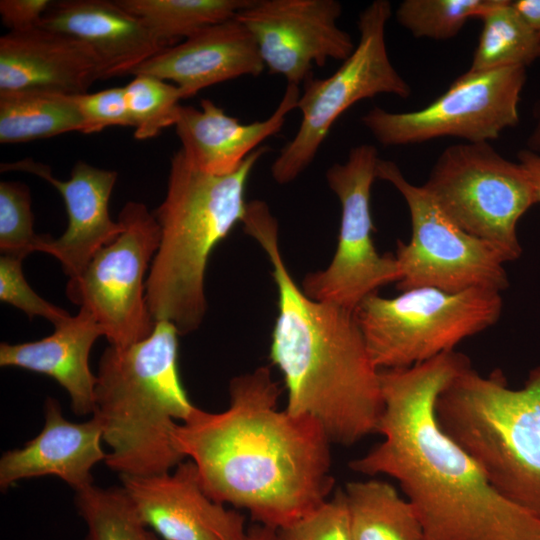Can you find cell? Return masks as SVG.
I'll list each match as a JSON object with an SVG mask.
<instances>
[{
    "mask_svg": "<svg viewBox=\"0 0 540 540\" xmlns=\"http://www.w3.org/2000/svg\"><path fill=\"white\" fill-rule=\"evenodd\" d=\"M141 540H157V539L152 532L146 530L143 536L141 537Z\"/></svg>",
    "mask_w": 540,
    "mask_h": 540,
    "instance_id": "f35d334b",
    "label": "cell"
},
{
    "mask_svg": "<svg viewBox=\"0 0 540 540\" xmlns=\"http://www.w3.org/2000/svg\"><path fill=\"white\" fill-rule=\"evenodd\" d=\"M435 415L501 495L540 519V366L512 389L501 370L483 376L469 364L442 389Z\"/></svg>",
    "mask_w": 540,
    "mask_h": 540,
    "instance_id": "8992f818",
    "label": "cell"
},
{
    "mask_svg": "<svg viewBox=\"0 0 540 540\" xmlns=\"http://www.w3.org/2000/svg\"><path fill=\"white\" fill-rule=\"evenodd\" d=\"M267 151V146L259 147L224 176L200 171L181 149L171 157L166 196L153 212L161 238L146 280V303L155 322L169 321L179 334L201 325L209 255L242 223L248 178Z\"/></svg>",
    "mask_w": 540,
    "mask_h": 540,
    "instance_id": "5b68a950",
    "label": "cell"
},
{
    "mask_svg": "<svg viewBox=\"0 0 540 540\" xmlns=\"http://www.w3.org/2000/svg\"><path fill=\"white\" fill-rule=\"evenodd\" d=\"M377 179L390 183L403 197L411 219L409 242L398 241L395 258L405 291L432 287L446 292L508 286L503 257L487 242L465 232L436 204L423 186L409 182L399 166L379 159Z\"/></svg>",
    "mask_w": 540,
    "mask_h": 540,
    "instance_id": "30bf717a",
    "label": "cell"
},
{
    "mask_svg": "<svg viewBox=\"0 0 540 540\" xmlns=\"http://www.w3.org/2000/svg\"><path fill=\"white\" fill-rule=\"evenodd\" d=\"M281 392L270 368L258 367L231 379L227 409L196 407L173 431L212 500L277 530L327 501L335 483L326 432L310 416L279 410Z\"/></svg>",
    "mask_w": 540,
    "mask_h": 540,
    "instance_id": "6da1fadb",
    "label": "cell"
},
{
    "mask_svg": "<svg viewBox=\"0 0 540 540\" xmlns=\"http://www.w3.org/2000/svg\"><path fill=\"white\" fill-rule=\"evenodd\" d=\"M50 0H1L0 15L10 32H22L39 26Z\"/></svg>",
    "mask_w": 540,
    "mask_h": 540,
    "instance_id": "836d02e7",
    "label": "cell"
},
{
    "mask_svg": "<svg viewBox=\"0 0 540 540\" xmlns=\"http://www.w3.org/2000/svg\"><path fill=\"white\" fill-rule=\"evenodd\" d=\"M118 220L122 233L100 249L78 277L69 279L66 295L91 313L110 345L128 347L148 338L155 328L144 277L161 230L140 202H127Z\"/></svg>",
    "mask_w": 540,
    "mask_h": 540,
    "instance_id": "7c38bea8",
    "label": "cell"
},
{
    "mask_svg": "<svg viewBox=\"0 0 540 540\" xmlns=\"http://www.w3.org/2000/svg\"><path fill=\"white\" fill-rule=\"evenodd\" d=\"M242 223L273 268L278 315L270 359L284 378L285 410L317 420L331 443L350 446L377 433L383 411L380 370L354 313L313 300L298 287L280 252L277 220L265 202H248Z\"/></svg>",
    "mask_w": 540,
    "mask_h": 540,
    "instance_id": "3957f363",
    "label": "cell"
},
{
    "mask_svg": "<svg viewBox=\"0 0 540 540\" xmlns=\"http://www.w3.org/2000/svg\"><path fill=\"white\" fill-rule=\"evenodd\" d=\"M39 26L87 44L103 67L104 79L132 75L142 63L165 49L116 0L53 1Z\"/></svg>",
    "mask_w": 540,
    "mask_h": 540,
    "instance_id": "44dd1931",
    "label": "cell"
},
{
    "mask_svg": "<svg viewBox=\"0 0 540 540\" xmlns=\"http://www.w3.org/2000/svg\"><path fill=\"white\" fill-rule=\"evenodd\" d=\"M120 479L144 525L165 540H246L244 516L204 492L189 459L167 472Z\"/></svg>",
    "mask_w": 540,
    "mask_h": 540,
    "instance_id": "9a60e30c",
    "label": "cell"
},
{
    "mask_svg": "<svg viewBox=\"0 0 540 540\" xmlns=\"http://www.w3.org/2000/svg\"><path fill=\"white\" fill-rule=\"evenodd\" d=\"M502 308L496 290L418 287L392 298L372 293L353 313L373 364L382 370L411 367L455 350L495 325Z\"/></svg>",
    "mask_w": 540,
    "mask_h": 540,
    "instance_id": "52a82bcc",
    "label": "cell"
},
{
    "mask_svg": "<svg viewBox=\"0 0 540 540\" xmlns=\"http://www.w3.org/2000/svg\"><path fill=\"white\" fill-rule=\"evenodd\" d=\"M533 117L534 125L527 137L526 149L540 154V100L534 106Z\"/></svg>",
    "mask_w": 540,
    "mask_h": 540,
    "instance_id": "8d00e7d4",
    "label": "cell"
},
{
    "mask_svg": "<svg viewBox=\"0 0 540 540\" xmlns=\"http://www.w3.org/2000/svg\"><path fill=\"white\" fill-rule=\"evenodd\" d=\"M300 93L299 86L287 84L273 113L252 123H241L210 99H203L200 109L181 105L175 124L181 150L202 172L232 174L263 141L282 129L287 115L297 108Z\"/></svg>",
    "mask_w": 540,
    "mask_h": 540,
    "instance_id": "ffe728a7",
    "label": "cell"
},
{
    "mask_svg": "<svg viewBox=\"0 0 540 540\" xmlns=\"http://www.w3.org/2000/svg\"><path fill=\"white\" fill-rule=\"evenodd\" d=\"M498 0H404L395 10L397 23L414 38L449 40L471 19H480Z\"/></svg>",
    "mask_w": 540,
    "mask_h": 540,
    "instance_id": "83f0119b",
    "label": "cell"
},
{
    "mask_svg": "<svg viewBox=\"0 0 540 540\" xmlns=\"http://www.w3.org/2000/svg\"><path fill=\"white\" fill-rule=\"evenodd\" d=\"M512 5L540 38V0H515Z\"/></svg>",
    "mask_w": 540,
    "mask_h": 540,
    "instance_id": "d590c367",
    "label": "cell"
},
{
    "mask_svg": "<svg viewBox=\"0 0 540 540\" xmlns=\"http://www.w3.org/2000/svg\"><path fill=\"white\" fill-rule=\"evenodd\" d=\"M246 540H280L277 529L258 524L247 531Z\"/></svg>",
    "mask_w": 540,
    "mask_h": 540,
    "instance_id": "74e56055",
    "label": "cell"
},
{
    "mask_svg": "<svg viewBox=\"0 0 540 540\" xmlns=\"http://www.w3.org/2000/svg\"><path fill=\"white\" fill-rule=\"evenodd\" d=\"M517 160L527 172L534 187L536 201L540 203V154L523 148L518 152Z\"/></svg>",
    "mask_w": 540,
    "mask_h": 540,
    "instance_id": "e575fe53",
    "label": "cell"
},
{
    "mask_svg": "<svg viewBox=\"0 0 540 540\" xmlns=\"http://www.w3.org/2000/svg\"><path fill=\"white\" fill-rule=\"evenodd\" d=\"M391 16L389 1L371 2L359 13V40L352 54L330 76L305 82L297 104L299 128L271 166L277 183L294 181L312 163L336 120L355 103L380 94L411 95L389 58L386 26Z\"/></svg>",
    "mask_w": 540,
    "mask_h": 540,
    "instance_id": "9c48e42d",
    "label": "cell"
},
{
    "mask_svg": "<svg viewBox=\"0 0 540 540\" xmlns=\"http://www.w3.org/2000/svg\"><path fill=\"white\" fill-rule=\"evenodd\" d=\"M336 0H251L235 15L253 36L265 67L299 86L314 66L346 60L356 44L339 27Z\"/></svg>",
    "mask_w": 540,
    "mask_h": 540,
    "instance_id": "5bb4252c",
    "label": "cell"
},
{
    "mask_svg": "<svg viewBox=\"0 0 540 540\" xmlns=\"http://www.w3.org/2000/svg\"><path fill=\"white\" fill-rule=\"evenodd\" d=\"M178 335L169 321L128 347L110 345L100 357L92 417L109 446L104 463L119 476L170 471L184 461L173 431L196 409L178 370Z\"/></svg>",
    "mask_w": 540,
    "mask_h": 540,
    "instance_id": "277c9868",
    "label": "cell"
},
{
    "mask_svg": "<svg viewBox=\"0 0 540 540\" xmlns=\"http://www.w3.org/2000/svg\"><path fill=\"white\" fill-rule=\"evenodd\" d=\"M278 532L280 540H353L343 490Z\"/></svg>",
    "mask_w": 540,
    "mask_h": 540,
    "instance_id": "4dcf8cb0",
    "label": "cell"
},
{
    "mask_svg": "<svg viewBox=\"0 0 540 540\" xmlns=\"http://www.w3.org/2000/svg\"><path fill=\"white\" fill-rule=\"evenodd\" d=\"M264 68L253 36L234 16L163 49L132 76L146 74L171 81L185 99L228 80L259 76Z\"/></svg>",
    "mask_w": 540,
    "mask_h": 540,
    "instance_id": "ac0fdd59",
    "label": "cell"
},
{
    "mask_svg": "<svg viewBox=\"0 0 540 540\" xmlns=\"http://www.w3.org/2000/svg\"><path fill=\"white\" fill-rule=\"evenodd\" d=\"M134 137L146 140L176 124L183 99L179 88L160 78L137 74L124 86Z\"/></svg>",
    "mask_w": 540,
    "mask_h": 540,
    "instance_id": "f1b7e54d",
    "label": "cell"
},
{
    "mask_svg": "<svg viewBox=\"0 0 540 540\" xmlns=\"http://www.w3.org/2000/svg\"><path fill=\"white\" fill-rule=\"evenodd\" d=\"M81 114L71 96L17 92L0 94V142L22 143L67 132L83 133Z\"/></svg>",
    "mask_w": 540,
    "mask_h": 540,
    "instance_id": "cb8c5ba5",
    "label": "cell"
},
{
    "mask_svg": "<svg viewBox=\"0 0 540 540\" xmlns=\"http://www.w3.org/2000/svg\"><path fill=\"white\" fill-rule=\"evenodd\" d=\"M343 492L353 540H423L412 504L390 483L353 481Z\"/></svg>",
    "mask_w": 540,
    "mask_h": 540,
    "instance_id": "603a6c76",
    "label": "cell"
},
{
    "mask_svg": "<svg viewBox=\"0 0 540 540\" xmlns=\"http://www.w3.org/2000/svg\"><path fill=\"white\" fill-rule=\"evenodd\" d=\"M104 79L94 51L70 35L43 27L0 38V94L78 95Z\"/></svg>",
    "mask_w": 540,
    "mask_h": 540,
    "instance_id": "e0dca14e",
    "label": "cell"
},
{
    "mask_svg": "<svg viewBox=\"0 0 540 540\" xmlns=\"http://www.w3.org/2000/svg\"><path fill=\"white\" fill-rule=\"evenodd\" d=\"M101 327L89 311L80 308L55 331L40 340L0 344V366L17 367L53 378L68 393L72 411L92 414L96 375L89 367V354Z\"/></svg>",
    "mask_w": 540,
    "mask_h": 540,
    "instance_id": "7402d4cb",
    "label": "cell"
},
{
    "mask_svg": "<svg viewBox=\"0 0 540 540\" xmlns=\"http://www.w3.org/2000/svg\"><path fill=\"white\" fill-rule=\"evenodd\" d=\"M71 97L81 114L84 134L100 132L110 126L133 127L124 87L86 92Z\"/></svg>",
    "mask_w": 540,
    "mask_h": 540,
    "instance_id": "d6a6232c",
    "label": "cell"
},
{
    "mask_svg": "<svg viewBox=\"0 0 540 540\" xmlns=\"http://www.w3.org/2000/svg\"><path fill=\"white\" fill-rule=\"evenodd\" d=\"M422 186L453 222L490 244L505 262L521 255L517 223L537 201L519 162L489 142L457 143L440 153Z\"/></svg>",
    "mask_w": 540,
    "mask_h": 540,
    "instance_id": "ba28073f",
    "label": "cell"
},
{
    "mask_svg": "<svg viewBox=\"0 0 540 540\" xmlns=\"http://www.w3.org/2000/svg\"><path fill=\"white\" fill-rule=\"evenodd\" d=\"M378 151L370 144L349 150L346 160L332 164L325 177L341 206L338 243L324 270L308 274L303 292L313 300L354 312L368 295L400 277L395 255L375 248L371 188L377 179Z\"/></svg>",
    "mask_w": 540,
    "mask_h": 540,
    "instance_id": "4fadbf2b",
    "label": "cell"
},
{
    "mask_svg": "<svg viewBox=\"0 0 540 540\" xmlns=\"http://www.w3.org/2000/svg\"><path fill=\"white\" fill-rule=\"evenodd\" d=\"M168 48L201 29L231 19L251 0H116Z\"/></svg>",
    "mask_w": 540,
    "mask_h": 540,
    "instance_id": "d4e9b609",
    "label": "cell"
},
{
    "mask_svg": "<svg viewBox=\"0 0 540 540\" xmlns=\"http://www.w3.org/2000/svg\"><path fill=\"white\" fill-rule=\"evenodd\" d=\"M44 425L40 433L22 447L4 452L0 458V489L41 476H55L74 491L93 483L92 470L105 461L100 424L91 417L84 422L67 420L59 402H44Z\"/></svg>",
    "mask_w": 540,
    "mask_h": 540,
    "instance_id": "d6986e66",
    "label": "cell"
},
{
    "mask_svg": "<svg viewBox=\"0 0 540 540\" xmlns=\"http://www.w3.org/2000/svg\"><path fill=\"white\" fill-rule=\"evenodd\" d=\"M29 188L20 182H0V249L2 255L23 259L40 251L44 235L33 229Z\"/></svg>",
    "mask_w": 540,
    "mask_h": 540,
    "instance_id": "f546056e",
    "label": "cell"
},
{
    "mask_svg": "<svg viewBox=\"0 0 540 540\" xmlns=\"http://www.w3.org/2000/svg\"><path fill=\"white\" fill-rule=\"evenodd\" d=\"M74 503L86 525L84 540H141L147 530L122 486L92 484L75 491Z\"/></svg>",
    "mask_w": 540,
    "mask_h": 540,
    "instance_id": "4316f807",
    "label": "cell"
},
{
    "mask_svg": "<svg viewBox=\"0 0 540 540\" xmlns=\"http://www.w3.org/2000/svg\"><path fill=\"white\" fill-rule=\"evenodd\" d=\"M23 259L1 255L0 258V299L25 312L31 319L40 316L55 327L72 316L41 298L24 278L21 263Z\"/></svg>",
    "mask_w": 540,
    "mask_h": 540,
    "instance_id": "1f68e13d",
    "label": "cell"
},
{
    "mask_svg": "<svg viewBox=\"0 0 540 540\" xmlns=\"http://www.w3.org/2000/svg\"><path fill=\"white\" fill-rule=\"evenodd\" d=\"M1 170L33 173L53 185L63 197L68 216L65 232L57 239L45 235L40 252L59 260L70 279L78 277L94 255L123 231L121 222L109 214V199L117 172L78 161L68 180L61 181L51 169L32 159L2 164Z\"/></svg>",
    "mask_w": 540,
    "mask_h": 540,
    "instance_id": "2e32d148",
    "label": "cell"
},
{
    "mask_svg": "<svg viewBox=\"0 0 540 540\" xmlns=\"http://www.w3.org/2000/svg\"><path fill=\"white\" fill-rule=\"evenodd\" d=\"M479 20L482 30L469 71L527 68L540 58V38L516 11L511 0H498Z\"/></svg>",
    "mask_w": 540,
    "mask_h": 540,
    "instance_id": "484cf974",
    "label": "cell"
},
{
    "mask_svg": "<svg viewBox=\"0 0 540 540\" xmlns=\"http://www.w3.org/2000/svg\"><path fill=\"white\" fill-rule=\"evenodd\" d=\"M526 79L524 67L467 70L427 106L408 112L375 106L361 117V123L383 146L420 144L443 137L490 143L519 123Z\"/></svg>",
    "mask_w": 540,
    "mask_h": 540,
    "instance_id": "8fae6325",
    "label": "cell"
},
{
    "mask_svg": "<svg viewBox=\"0 0 540 540\" xmlns=\"http://www.w3.org/2000/svg\"><path fill=\"white\" fill-rule=\"evenodd\" d=\"M470 359L455 350L407 368L380 370L383 440L349 467L395 479L423 540H540V519L507 500L440 427L435 403Z\"/></svg>",
    "mask_w": 540,
    "mask_h": 540,
    "instance_id": "7a4b0ae2",
    "label": "cell"
}]
</instances>
